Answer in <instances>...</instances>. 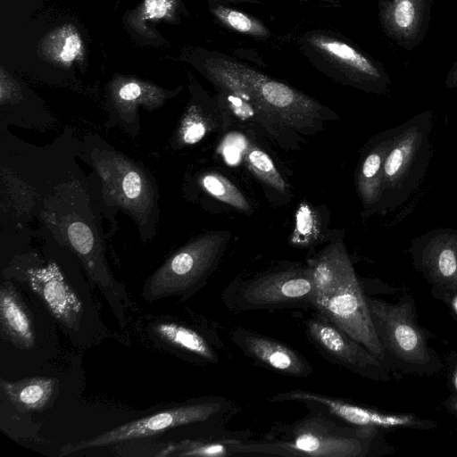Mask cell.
Here are the masks:
<instances>
[{"label":"cell","instance_id":"83f0119b","mask_svg":"<svg viewBox=\"0 0 457 457\" xmlns=\"http://www.w3.org/2000/svg\"><path fill=\"white\" fill-rule=\"evenodd\" d=\"M318 220L314 212L307 204H301L295 216V230L291 244L295 247L306 248L319 238Z\"/></svg>","mask_w":457,"mask_h":457},{"label":"cell","instance_id":"7c38bea8","mask_svg":"<svg viewBox=\"0 0 457 457\" xmlns=\"http://www.w3.org/2000/svg\"><path fill=\"white\" fill-rule=\"evenodd\" d=\"M269 403H298L309 411L320 412L345 424L377 428L386 433L400 428L433 430L435 420L414 413L391 412L361 404L348 399L303 389L278 392L268 398Z\"/></svg>","mask_w":457,"mask_h":457},{"label":"cell","instance_id":"4fadbf2b","mask_svg":"<svg viewBox=\"0 0 457 457\" xmlns=\"http://www.w3.org/2000/svg\"><path fill=\"white\" fill-rule=\"evenodd\" d=\"M252 435L250 430L231 431L226 428L204 437L186 438L171 443L157 456L292 457L281 445L263 438L253 439Z\"/></svg>","mask_w":457,"mask_h":457},{"label":"cell","instance_id":"f1b7e54d","mask_svg":"<svg viewBox=\"0 0 457 457\" xmlns=\"http://www.w3.org/2000/svg\"><path fill=\"white\" fill-rule=\"evenodd\" d=\"M81 46L79 37L77 34H70L64 39V44L59 54L62 62H71L79 54Z\"/></svg>","mask_w":457,"mask_h":457},{"label":"cell","instance_id":"52a82bcc","mask_svg":"<svg viewBox=\"0 0 457 457\" xmlns=\"http://www.w3.org/2000/svg\"><path fill=\"white\" fill-rule=\"evenodd\" d=\"M221 302L234 314L283 309H312L314 282L307 263L282 262L240 274L221 291Z\"/></svg>","mask_w":457,"mask_h":457},{"label":"cell","instance_id":"8992f818","mask_svg":"<svg viewBox=\"0 0 457 457\" xmlns=\"http://www.w3.org/2000/svg\"><path fill=\"white\" fill-rule=\"evenodd\" d=\"M367 303L386 361L395 371L433 376L444 369L440 355L429 345V332L418 324L411 294H404L396 303L367 295Z\"/></svg>","mask_w":457,"mask_h":457},{"label":"cell","instance_id":"d4e9b609","mask_svg":"<svg viewBox=\"0 0 457 457\" xmlns=\"http://www.w3.org/2000/svg\"><path fill=\"white\" fill-rule=\"evenodd\" d=\"M198 186L215 199L230 205L238 212L250 215L253 208L241 190L229 179L216 172L198 176Z\"/></svg>","mask_w":457,"mask_h":457},{"label":"cell","instance_id":"9c48e42d","mask_svg":"<svg viewBox=\"0 0 457 457\" xmlns=\"http://www.w3.org/2000/svg\"><path fill=\"white\" fill-rule=\"evenodd\" d=\"M433 113L425 111L396 127L383 169L378 212L386 214L403 205L417 190L428 168Z\"/></svg>","mask_w":457,"mask_h":457},{"label":"cell","instance_id":"ac0fdd59","mask_svg":"<svg viewBox=\"0 0 457 457\" xmlns=\"http://www.w3.org/2000/svg\"><path fill=\"white\" fill-rule=\"evenodd\" d=\"M170 94L136 81L116 85L106 100L104 127L119 128L132 137L141 130L138 109L153 112L161 108Z\"/></svg>","mask_w":457,"mask_h":457},{"label":"cell","instance_id":"d6a6232c","mask_svg":"<svg viewBox=\"0 0 457 457\" xmlns=\"http://www.w3.org/2000/svg\"><path fill=\"white\" fill-rule=\"evenodd\" d=\"M442 404L445 410L457 417V396L451 395L443 401Z\"/></svg>","mask_w":457,"mask_h":457},{"label":"cell","instance_id":"e575fe53","mask_svg":"<svg viewBox=\"0 0 457 457\" xmlns=\"http://www.w3.org/2000/svg\"><path fill=\"white\" fill-rule=\"evenodd\" d=\"M229 1H253V0H229Z\"/></svg>","mask_w":457,"mask_h":457},{"label":"cell","instance_id":"4316f807","mask_svg":"<svg viewBox=\"0 0 457 457\" xmlns=\"http://www.w3.org/2000/svg\"><path fill=\"white\" fill-rule=\"evenodd\" d=\"M213 13L223 24L238 32L254 37H268L270 34L262 21L239 11L217 6Z\"/></svg>","mask_w":457,"mask_h":457},{"label":"cell","instance_id":"8fae6325","mask_svg":"<svg viewBox=\"0 0 457 457\" xmlns=\"http://www.w3.org/2000/svg\"><path fill=\"white\" fill-rule=\"evenodd\" d=\"M302 320L305 337L324 359L331 363L376 382L396 378L391 365L336 326L319 312L311 309Z\"/></svg>","mask_w":457,"mask_h":457},{"label":"cell","instance_id":"cb8c5ba5","mask_svg":"<svg viewBox=\"0 0 457 457\" xmlns=\"http://www.w3.org/2000/svg\"><path fill=\"white\" fill-rule=\"evenodd\" d=\"M216 125L215 114L202 103L192 100L179 117L170 139V147L179 151L203 140Z\"/></svg>","mask_w":457,"mask_h":457},{"label":"cell","instance_id":"6da1fadb","mask_svg":"<svg viewBox=\"0 0 457 457\" xmlns=\"http://www.w3.org/2000/svg\"><path fill=\"white\" fill-rule=\"evenodd\" d=\"M77 144L69 128L45 146L0 129V236L37 237L68 250L120 320L124 293L107 263L104 217L91 178L76 161Z\"/></svg>","mask_w":457,"mask_h":457},{"label":"cell","instance_id":"f546056e","mask_svg":"<svg viewBox=\"0 0 457 457\" xmlns=\"http://www.w3.org/2000/svg\"><path fill=\"white\" fill-rule=\"evenodd\" d=\"M448 382L452 395L457 396V351L451 352L446 357Z\"/></svg>","mask_w":457,"mask_h":457},{"label":"cell","instance_id":"9a60e30c","mask_svg":"<svg viewBox=\"0 0 457 457\" xmlns=\"http://www.w3.org/2000/svg\"><path fill=\"white\" fill-rule=\"evenodd\" d=\"M229 338L249 360L265 370L295 378L313 373V366L304 355L278 339L243 327L231 329Z\"/></svg>","mask_w":457,"mask_h":457},{"label":"cell","instance_id":"d6986e66","mask_svg":"<svg viewBox=\"0 0 457 457\" xmlns=\"http://www.w3.org/2000/svg\"><path fill=\"white\" fill-rule=\"evenodd\" d=\"M432 0H378V17L385 34L411 51L424 40L431 17Z\"/></svg>","mask_w":457,"mask_h":457},{"label":"cell","instance_id":"277c9868","mask_svg":"<svg viewBox=\"0 0 457 457\" xmlns=\"http://www.w3.org/2000/svg\"><path fill=\"white\" fill-rule=\"evenodd\" d=\"M211 80L223 93L239 97L264 110L289 129L317 130L331 119L329 110L312 97L243 64L225 58L209 62Z\"/></svg>","mask_w":457,"mask_h":457},{"label":"cell","instance_id":"484cf974","mask_svg":"<svg viewBox=\"0 0 457 457\" xmlns=\"http://www.w3.org/2000/svg\"><path fill=\"white\" fill-rule=\"evenodd\" d=\"M245 162L249 170L263 183L280 194L287 190L283 177L268 154L257 146L248 147Z\"/></svg>","mask_w":457,"mask_h":457},{"label":"cell","instance_id":"3957f363","mask_svg":"<svg viewBox=\"0 0 457 457\" xmlns=\"http://www.w3.org/2000/svg\"><path fill=\"white\" fill-rule=\"evenodd\" d=\"M306 263L315 288L312 310L386 361L372 323L367 294L344 245L339 242L329 245L309 258Z\"/></svg>","mask_w":457,"mask_h":457},{"label":"cell","instance_id":"4dcf8cb0","mask_svg":"<svg viewBox=\"0 0 457 457\" xmlns=\"http://www.w3.org/2000/svg\"><path fill=\"white\" fill-rule=\"evenodd\" d=\"M145 6L150 18H161L166 14L169 3L166 0H145Z\"/></svg>","mask_w":457,"mask_h":457},{"label":"cell","instance_id":"ffe728a7","mask_svg":"<svg viewBox=\"0 0 457 457\" xmlns=\"http://www.w3.org/2000/svg\"><path fill=\"white\" fill-rule=\"evenodd\" d=\"M310 44L329 61L342 68L361 87L385 94L391 80L383 66L370 56L336 38L315 35Z\"/></svg>","mask_w":457,"mask_h":457},{"label":"cell","instance_id":"7402d4cb","mask_svg":"<svg viewBox=\"0 0 457 457\" xmlns=\"http://www.w3.org/2000/svg\"><path fill=\"white\" fill-rule=\"evenodd\" d=\"M0 321L6 339L21 349L35 345V332L31 316L14 287L3 282L0 289Z\"/></svg>","mask_w":457,"mask_h":457},{"label":"cell","instance_id":"e0dca14e","mask_svg":"<svg viewBox=\"0 0 457 457\" xmlns=\"http://www.w3.org/2000/svg\"><path fill=\"white\" fill-rule=\"evenodd\" d=\"M415 270L431 286H448L457 273V229L436 228L411 241Z\"/></svg>","mask_w":457,"mask_h":457},{"label":"cell","instance_id":"5b68a950","mask_svg":"<svg viewBox=\"0 0 457 457\" xmlns=\"http://www.w3.org/2000/svg\"><path fill=\"white\" fill-rule=\"evenodd\" d=\"M386 435L377 428L351 426L309 411L291 423H274L262 438L281 445L292 457H378L395 452Z\"/></svg>","mask_w":457,"mask_h":457},{"label":"cell","instance_id":"5bb4252c","mask_svg":"<svg viewBox=\"0 0 457 457\" xmlns=\"http://www.w3.org/2000/svg\"><path fill=\"white\" fill-rule=\"evenodd\" d=\"M153 331L187 359L203 365L222 364L232 357L217 325L208 320L197 324L161 321L153 326Z\"/></svg>","mask_w":457,"mask_h":457},{"label":"cell","instance_id":"d590c367","mask_svg":"<svg viewBox=\"0 0 457 457\" xmlns=\"http://www.w3.org/2000/svg\"><path fill=\"white\" fill-rule=\"evenodd\" d=\"M457 321V320H456Z\"/></svg>","mask_w":457,"mask_h":457},{"label":"cell","instance_id":"ba28073f","mask_svg":"<svg viewBox=\"0 0 457 457\" xmlns=\"http://www.w3.org/2000/svg\"><path fill=\"white\" fill-rule=\"evenodd\" d=\"M229 231L198 235L171 253L146 279L142 296L147 302L176 296L187 300L205 286L229 242Z\"/></svg>","mask_w":457,"mask_h":457},{"label":"cell","instance_id":"836d02e7","mask_svg":"<svg viewBox=\"0 0 457 457\" xmlns=\"http://www.w3.org/2000/svg\"><path fill=\"white\" fill-rule=\"evenodd\" d=\"M445 287L457 288V273H456L454 278L453 279V281L448 286H445Z\"/></svg>","mask_w":457,"mask_h":457},{"label":"cell","instance_id":"2e32d148","mask_svg":"<svg viewBox=\"0 0 457 457\" xmlns=\"http://www.w3.org/2000/svg\"><path fill=\"white\" fill-rule=\"evenodd\" d=\"M23 273L30 288L52 315L67 328L78 330L83 316V304L59 264L48 260L46 264L24 269Z\"/></svg>","mask_w":457,"mask_h":457},{"label":"cell","instance_id":"603a6c76","mask_svg":"<svg viewBox=\"0 0 457 457\" xmlns=\"http://www.w3.org/2000/svg\"><path fill=\"white\" fill-rule=\"evenodd\" d=\"M1 390L20 411H42L50 403L58 389L55 378L33 377L17 381L1 378Z\"/></svg>","mask_w":457,"mask_h":457},{"label":"cell","instance_id":"44dd1931","mask_svg":"<svg viewBox=\"0 0 457 457\" xmlns=\"http://www.w3.org/2000/svg\"><path fill=\"white\" fill-rule=\"evenodd\" d=\"M395 131L396 127L373 137L358 167L357 190L364 209L371 213L378 210L382 195L384 163Z\"/></svg>","mask_w":457,"mask_h":457},{"label":"cell","instance_id":"7a4b0ae2","mask_svg":"<svg viewBox=\"0 0 457 457\" xmlns=\"http://www.w3.org/2000/svg\"><path fill=\"white\" fill-rule=\"evenodd\" d=\"M77 156L87 164L103 217L114 231L119 212L134 222L143 242L154 239L160 220L158 183L141 162L118 150L97 133L78 140Z\"/></svg>","mask_w":457,"mask_h":457},{"label":"cell","instance_id":"1f68e13d","mask_svg":"<svg viewBox=\"0 0 457 457\" xmlns=\"http://www.w3.org/2000/svg\"><path fill=\"white\" fill-rule=\"evenodd\" d=\"M446 88L457 87V61L454 62L453 66L450 68L445 81Z\"/></svg>","mask_w":457,"mask_h":457},{"label":"cell","instance_id":"30bf717a","mask_svg":"<svg viewBox=\"0 0 457 457\" xmlns=\"http://www.w3.org/2000/svg\"><path fill=\"white\" fill-rule=\"evenodd\" d=\"M240 411L239 404L227 397H202L124 423L89 439L66 445L62 448L60 455L149 437L178 427L207 425L215 430H223Z\"/></svg>","mask_w":457,"mask_h":457}]
</instances>
